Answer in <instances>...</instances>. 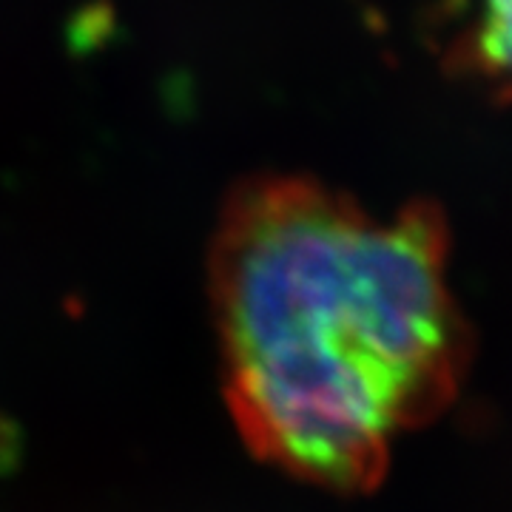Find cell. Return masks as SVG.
I'll list each match as a JSON object with an SVG mask.
<instances>
[{
	"label": "cell",
	"mask_w": 512,
	"mask_h": 512,
	"mask_svg": "<svg viewBox=\"0 0 512 512\" xmlns=\"http://www.w3.org/2000/svg\"><path fill=\"white\" fill-rule=\"evenodd\" d=\"M444 55L456 74L512 100V0H467V18Z\"/></svg>",
	"instance_id": "7a4b0ae2"
},
{
	"label": "cell",
	"mask_w": 512,
	"mask_h": 512,
	"mask_svg": "<svg viewBox=\"0 0 512 512\" xmlns=\"http://www.w3.org/2000/svg\"><path fill=\"white\" fill-rule=\"evenodd\" d=\"M447 251L430 200L376 217L311 177L237 185L208 288L225 404L259 461L330 493L379 487L396 439L439 419L467 376Z\"/></svg>",
	"instance_id": "6da1fadb"
}]
</instances>
